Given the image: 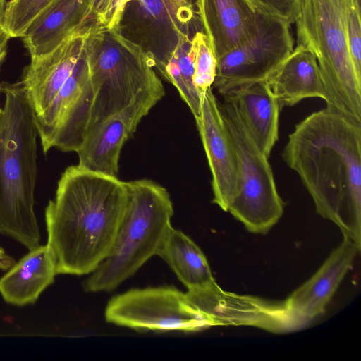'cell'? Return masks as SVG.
Here are the masks:
<instances>
[{
  "mask_svg": "<svg viewBox=\"0 0 361 361\" xmlns=\"http://www.w3.org/2000/svg\"><path fill=\"white\" fill-rule=\"evenodd\" d=\"M186 3L197 8V0H185Z\"/></svg>",
  "mask_w": 361,
  "mask_h": 361,
  "instance_id": "cell-32",
  "label": "cell"
},
{
  "mask_svg": "<svg viewBox=\"0 0 361 361\" xmlns=\"http://www.w3.org/2000/svg\"><path fill=\"white\" fill-rule=\"evenodd\" d=\"M361 7L355 0H345V26L348 51L357 76L361 78Z\"/></svg>",
  "mask_w": 361,
  "mask_h": 361,
  "instance_id": "cell-26",
  "label": "cell"
},
{
  "mask_svg": "<svg viewBox=\"0 0 361 361\" xmlns=\"http://www.w3.org/2000/svg\"><path fill=\"white\" fill-rule=\"evenodd\" d=\"M1 92H0V94H1ZM1 108L0 107V112H1Z\"/></svg>",
  "mask_w": 361,
  "mask_h": 361,
  "instance_id": "cell-35",
  "label": "cell"
},
{
  "mask_svg": "<svg viewBox=\"0 0 361 361\" xmlns=\"http://www.w3.org/2000/svg\"><path fill=\"white\" fill-rule=\"evenodd\" d=\"M190 302L214 326H252L273 333H284L302 326L291 316L284 301L271 302L223 290L216 282L188 290Z\"/></svg>",
  "mask_w": 361,
  "mask_h": 361,
  "instance_id": "cell-13",
  "label": "cell"
},
{
  "mask_svg": "<svg viewBox=\"0 0 361 361\" xmlns=\"http://www.w3.org/2000/svg\"><path fill=\"white\" fill-rule=\"evenodd\" d=\"M53 253L47 244L29 250L0 279V294L12 305L35 304L57 275Z\"/></svg>",
  "mask_w": 361,
  "mask_h": 361,
  "instance_id": "cell-20",
  "label": "cell"
},
{
  "mask_svg": "<svg viewBox=\"0 0 361 361\" xmlns=\"http://www.w3.org/2000/svg\"><path fill=\"white\" fill-rule=\"evenodd\" d=\"M94 27L87 26L46 55L31 58L20 84L35 116L44 113L54 101L83 53Z\"/></svg>",
  "mask_w": 361,
  "mask_h": 361,
  "instance_id": "cell-15",
  "label": "cell"
},
{
  "mask_svg": "<svg viewBox=\"0 0 361 361\" xmlns=\"http://www.w3.org/2000/svg\"><path fill=\"white\" fill-rule=\"evenodd\" d=\"M355 1L358 4V6H360L361 7V4H360L361 0H355Z\"/></svg>",
  "mask_w": 361,
  "mask_h": 361,
  "instance_id": "cell-33",
  "label": "cell"
},
{
  "mask_svg": "<svg viewBox=\"0 0 361 361\" xmlns=\"http://www.w3.org/2000/svg\"><path fill=\"white\" fill-rule=\"evenodd\" d=\"M164 95L162 83L145 90L129 105L89 130L76 152L78 164L93 171L117 176L124 143Z\"/></svg>",
  "mask_w": 361,
  "mask_h": 361,
  "instance_id": "cell-12",
  "label": "cell"
},
{
  "mask_svg": "<svg viewBox=\"0 0 361 361\" xmlns=\"http://www.w3.org/2000/svg\"><path fill=\"white\" fill-rule=\"evenodd\" d=\"M316 212L361 250V121L326 106L295 125L282 152Z\"/></svg>",
  "mask_w": 361,
  "mask_h": 361,
  "instance_id": "cell-1",
  "label": "cell"
},
{
  "mask_svg": "<svg viewBox=\"0 0 361 361\" xmlns=\"http://www.w3.org/2000/svg\"><path fill=\"white\" fill-rule=\"evenodd\" d=\"M195 120L212 174V202L227 212L238 189V161L212 87L202 96L200 111Z\"/></svg>",
  "mask_w": 361,
  "mask_h": 361,
  "instance_id": "cell-14",
  "label": "cell"
},
{
  "mask_svg": "<svg viewBox=\"0 0 361 361\" xmlns=\"http://www.w3.org/2000/svg\"><path fill=\"white\" fill-rule=\"evenodd\" d=\"M6 6V0H0V25H1L4 11Z\"/></svg>",
  "mask_w": 361,
  "mask_h": 361,
  "instance_id": "cell-31",
  "label": "cell"
},
{
  "mask_svg": "<svg viewBox=\"0 0 361 361\" xmlns=\"http://www.w3.org/2000/svg\"><path fill=\"white\" fill-rule=\"evenodd\" d=\"M259 11L291 25L295 23L301 0H249Z\"/></svg>",
  "mask_w": 361,
  "mask_h": 361,
  "instance_id": "cell-28",
  "label": "cell"
},
{
  "mask_svg": "<svg viewBox=\"0 0 361 361\" xmlns=\"http://www.w3.org/2000/svg\"><path fill=\"white\" fill-rule=\"evenodd\" d=\"M92 25L89 0H54L32 21L22 38L30 58L39 57Z\"/></svg>",
  "mask_w": 361,
  "mask_h": 361,
  "instance_id": "cell-18",
  "label": "cell"
},
{
  "mask_svg": "<svg viewBox=\"0 0 361 361\" xmlns=\"http://www.w3.org/2000/svg\"><path fill=\"white\" fill-rule=\"evenodd\" d=\"M10 38L9 34L0 25V66L6 56L7 44Z\"/></svg>",
  "mask_w": 361,
  "mask_h": 361,
  "instance_id": "cell-29",
  "label": "cell"
},
{
  "mask_svg": "<svg viewBox=\"0 0 361 361\" xmlns=\"http://www.w3.org/2000/svg\"><path fill=\"white\" fill-rule=\"evenodd\" d=\"M293 45L290 25L262 12L253 38L216 60L212 86L224 96L241 86L267 81Z\"/></svg>",
  "mask_w": 361,
  "mask_h": 361,
  "instance_id": "cell-10",
  "label": "cell"
},
{
  "mask_svg": "<svg viewBox=\"0 0 361 361\" xmlns=\"http://www.w3.org/2000/svg\"><path fill=\"white\" fill-rule=\"evenodd\" d=\"M188 290L216 283L206 257L197 245L180 230L171 227L157 253Z\"/></svg>",
  "mask_w": 361,
  "mask_h": 361,
  "instance_id": "cell-22",
  "label": "cell"
},
{
  "mask_svg": "<svg viewBox=\"0 0 361 361\" xmlns=\"http://www.w3.org/2000/svg\"><path fill=\"white\" fill-rule=\"evenodd\" d=\"M267 82L282 109L307 98L327 101L319 67L314 54L297 45Z\"/></svg>",
  "mask_w": 361,
  "mask_h": 361,
  "instance_id": "cell-19",
  "label": "cell"
},
{
  "mask_svg": "<svg viewBox=\"0 0 361 361\" xmlns=\"http://www.w3.org/2000/svg\"><path fill=\"white\" fill-rule=\"evenodd\" d=\"M54 0H10L1 25L11 37H23L32 21Z\"/></svg>",
  "mask_w": 361,
  "mask_h": 361,
  "instance_id": "cell-24",
  "label": "cell"
},
{
  "mask_svg": "<svg viewBox=\"0 0 361 361\" xmlns=\"http://www.w3.org/2000/svg\"><path fill=\"white\" fill-rule=\"evenodd\" d=\"M296 23L297 45L315 56L326 106L361 121V78L348 51L345 0H301Z\"/></svg>",
  "mask_w": 361,
  "mask_h": 361,
  "instance_id": "cell-5",
  "label": "cell"
},
{
  "mask_svg": "<svg viewBox=\"0 0 361 361\" xmlns=\"http://www.w3.org/2000/svg\"><path fill=\"white\" fill-rule=\"evenodd\" d=\"M116 30L140 47L158 71L176 49L180 33L203 32L197 8L180 0H130Z\"/></svg>",
  "mask_w": 361,
  "mask_h": 361,
  "instance_id": "cell-9",
  "label": "cell"
},
{
  "mask_svg": "<svg viewBox=\"0 0 361 361\" xmlns=\"http://www.w3.org/2000/svg\"><path fill=\"white\" fill-rule=\"evenodd\" d=\"M127 202L117 176L70 166L45 209L47 245L58 274H90L109 255Z\"/></svg>",
  "mask_w": 361,
  "mask_h": 361,
  "instance_id": "cell-2",
  "label": "cell"
},
{
  "mask_svg": "<svg viewBox=\"0 0 361 361\" xmlns=\"http://www.w3.org/2000/svg\"><path fill=\"white\" fill-rule=\"evenodd\" d=\"M15 263L14 258L8 255L3 247H0V269L6 271Z\"/></svg>",
  "mask_w": 361,
  "mask_h": 361,
  "instance_id": "cell-30",
  "label": "cell"
},
{
  "mask_svg": "<svg viewBox=\"0 0 361 361\" xmlns=\"http://www.w3.org/2000/svg\"><path fill=\"white\" fill-rule=\"evenodd\" d=\"M0 92H1V85H0Z\"/></svg>",
  "mask_w": 361,
  "mask_h": 361,
  "instance_id": "cell-34",
  "label": "cell"
},
{
  "mask_svg": "<svg viewBox=\"0 0 361 361\" xmlns=\"http://www.w3.org/2000/svg\"><path fill=\"white\" fill-rule=\"evenodd\" d=\"M87 43V42H86ZM93 92L86 46L71 74L35 123L43 152H77L90 118Z\"/></svg>",
  "mask_w": 361,
  "mask_h": 361,
  "instance_id": "cell-11",
  "label": "cell"
},
{
  "mask_svg": "<svg viewBox=\"0 0 361 361\" xmlns=\"http://www.w3.org/2000/svg\"><path fill=\"white\" fill-rule=\"evenodd\" d=\"M130 1L89 0L91 23L99 28H115L126 4Z\"/></svg>",
  "mask_w": 361,
  "mask_h": 361,
  "instance_id": "cell-27",
  "label": "cell"
},
{
  "mask_svg": "<svg viewBox=\"0 0 361 361\" xmlns=\"http://www.w3.org/2000/svg\"><path fill=\"white\" fill-rule=\"evenodd\" d=\"M219 106L238 161V189L228 211L251 233L264 234L283 213L268 157L257 145L235 105L227 97Z\"/></svg>",
  "mask_w": 361,
  "mask_h": 361,
  "instance_id": "cell-7",
  "label": "cell"
},
{
  "mask_svg": "<svg viewBox=\"0 0 361 361\" xmlns=\"http://www.w3.org/2000/svg\"><path fill=\"white\" fill-rule=\"evenodd\" d=\"M223 97L235 105L257 145L269 158L279 138L281 109L267 81L241 86Z\"/></svg>",
  "mask_w": 361,
  "mask_h": 361,
  "instance_id": "cell-21",
  "label": "cell"
},
{
  "mask_svg": "<svg viewBox=\"0 0 361 361\" xmlns=\"http://www.w3.org/2000/svg\"><path fill=\"white\" fill-rule=\"evenodd\" d=\"M361 250L343 237L317 271L285 301L287 310L302 326L323 314Z\"/></svg>",
  "mask_w": 361,
  "mask_h": 361,
  "instance_id": "cell-16",
  "label": "cell"
},
{
  "mask_svg": "<svg viewBox=\"0 0 361 361\" xmlns=\"http://www.w3.org/2000/svg\"><path fill=\"white\" fill-rule=\"evenodd\" d=\"M125 184L127 202L114 243L109 255L85 280L86 292L116 288L157 255L172 226L173 202L164 187L149 179Z\"/></svg>",
  "mask_w": 361,
  "mask_h": 361,
  "instance_id": "cell-4",
  "label": "cell"
},
{
  "mask_svg": "<svg viewBox=\"0 0 361 361\" xmlns=\"http://www.w3.org/2000/svg\"><path fill=\"white\" fill-rule=\"evenodd\" d=\"M197 9L216 60L253 38L262 13L249 0H197Z\"/></svg>",
  "mask_w": 361,
  "mask_h": 361,
  "instance_id": "cell-17",
  "label": "cell"
},
{
  "mask_svg": "<svg viewBox=\"0 0 361 361\" xmlns=\"http://www.w3.org/2000/svg\"><path fill=\"white\" fill-rule=\"evenodd\" d=\"M86 50L93 92L87 133L129 105L140 92L161 84L148 55L116 28L94 27Z\"/></svg>",
  "mask_w": 361,
  "mask_h": 361,
  "instance_id": "cell-6",
  "label": "cell"
},
{
  "mask_svg": "<svg viewBox=\"0 0 361 361\" xmlns=\"http://www.w3.org/2000/svg\"><path fill=\"white\" fill-rule=\"evenodd\" d=\"M191 39L180 33L176 49L159 72L176 88L195 118L200 113L202 97L192 81L194 49Z\"/></svg>",
  "mask_w": 361,
  "mask_h": 361,
  "instance_id": "cell-23",
  "label": "cell"
},
{
  "mask_svg": "<svg viewBox=\"0 0 361 361\" xmlns=\"http://www.w3.org/2000/svg\"><path fill=\"white\" fill-rule=\"evenodd\" d=\"M194 49V73L192 81L202 97L212 87L216 71V59L204 32H197L191 39Z\"/></svg>",
  "mask_w": 361,
  "mask_h": 361,
  "instance_id": "cell-25",
  "label": "cell"
},
{
  "mask_svg": "<svg viewBox=\"0 0 361 361\" xmlns=\"http://www.w3.org/2000/svg\"><path fill=\"white\" fill-rule=\"evenodd\" d=\"M104 317L108 323L137 331H200L213 322L173 286L133 288L112 297Z\"/></svg>",
  "mask_w": 361,
  "mask_h": 361,
  "instance_id": "cell-8",
  "label": "cell"
},
{
  "mask_svg": "<svg viewBox=\"0 0 361 361\" xmlns=\"http://www.w3.org/2000/svg\"><path fill=\"white\" fill-rule=\"evenodd\" d=\"M0 112V233L28 250L39 245L35 216L37 173L35 116L20 82L3 83Z\"/></svg>",
  "mask_w": 361,
  "mask_h": 361,
  "instance_id": "cell-3",
  "label": "cell"
}]
</instances>
